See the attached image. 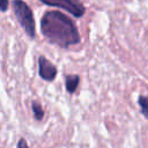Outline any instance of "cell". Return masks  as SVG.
Masks as SVG:
<instances>
[{"instance_id":"6da1fadb","label":"cell","mask_w":148,"mask_h":148,"mask_svg":"<svg viewBox=\"0 0 148 148\" xmlns=\"http://www.w3.org/2000/svg\"><path fill=\"white\" fill-rule=\"evenodd\" d=\"M40 31L51 44L64 49L80 43L76 24L59 10H49L42 16Z\"/></svg>"},{"instance_id":"7a4b0ae2","label":"cell","mask_w":148,"mask_h":148,"mask_svg":"<svg viewBox=\"0 0 148 148\" xmlns=\"http://www.w3.org/2000/svg\"><path fill=\"white\" fill-rule=\"evenodd\" d=\"M13 10L14 14L21 24V27L24 29L25 34L30 38H35L36 36V24L34 14L30 9V7L23 1V0H13Z\"/></svg>"},{"instance_id":"3957f363","label":"cell","mask_w":148,"mask_h":148,"mask_svg":"<svg viewBox=\"0 0 148 148\" xmlns=\"http://www.w3.org/2000/svg\"><path fill=\"white\" fill-rule=\"evenodd\" d=\"M40 1L47 6L62 8L68 13H71L72 15H74L75 17H81L86 12V8L80 2V0H40Z\"/></svg>"},{"instance_id":"277c9868","label":"cell","mask_w":148,"mask_h":148,"mask_svg":"<svg viewBox=\"0 0 148 148\" xmlns=\"http://www.w3.org/2000/svg\"><path fill=\"white\" fill-rule=\"evenodd\" d=\"M57 67L45 57L40 56L38 58V73L39 76L45 81H53L57 76Z\"/></svg>"},{"instance_id":"5b68a950","label":"cell","mask_w":148,"mask_h":148,"mask_svg":"<svg viewBox=\"0 0 148 148\" xmlns=\"http://www.w3.org/2000/svg\"><path fill=\"white\" fill-rule=\"evenodd\" d=\"M80 82V76L79 75H66L65 76V86H66V90L68 92H74L79 86Z\"/></svg>"},{"instance_id":"8992f818","label":"cell","mask_w":148,"mask_h":148,"mask_svg":"<svg viewBox=\"0 0 148 148\" xmlns=\"http://www.w3.org/2000/svg\"><path fill=\"white\" fill-rule=\"evenodd\" d=\"M31 108H32V112H34L35 119L36 120H42L43 117H44V110H43L42 105L37 101H34L31 103Z\"/></svg>"},{"instance_id":"52a82bcc","label":"cell","mask_w":148,"mask_h":148,"mask_svg":"<svg viewBox=\"0 0 148 148\" xmlns=\"http://www.w3.org/2000/svg\"><path fill=\"white\" fill-rule=\"evenodd\" d=\"M138 103L141 106V112L142 114L148 119V96L140 95L138 98Z\"/></svg>"},{"instance_id":"ba28073f","label":"cell","mask_w":148,"mask_h":148,"mask_svg":"<svg viewBox=\"0 0 148 148\" xmlns=\"http://www.w3.org/2000/svg\"><path fill=\"white\" fill-rule=\"evenodd\" d=\"M9 6V0H0V12H6Z\"/></svg>"},{"instance_id":"9c48e42d","label":"cell","mask_w":148,"mask_h":148,"mask_svg":"<svg viewBox=\"0 0 148 148\" xmlns=\"http://www.w3.org/2000/svg\"><path fill=\"white\" fill-rule=\"evenodd\" d=\"M17 148H29V147H28V143H27V141H25V139H20V140H18Z\"/></svg>"}]
</instances>
